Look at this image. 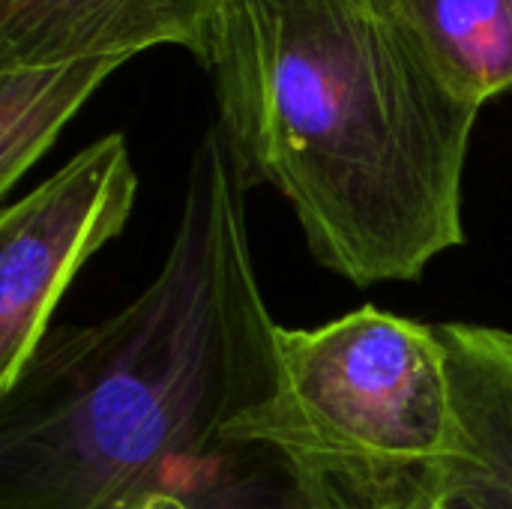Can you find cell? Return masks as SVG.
<instances>
[{
	"label": "cell",
	"instance_id": "obj_1",
	"mask_svg": "<svg viewBox=\"0 0 512 509\" xmlns=\"http://www.w3.org/2000/svg\"><path fill=\"white\" fill-rule=\"evenodd\" d=\"M207 69L243 183L291 204L321 267L414 282L465 243L480 108L441 87L384 0H222Z\"/></svg>",
	"mask_w": 512,
	"mask_h": 509
},
{
	"label": "cell",
	"instance_id": "obj_2",
	"mask_svg": "<svg viewBox=\"0 0 512 509\" xmlns=\"http://www.w3.org/2000/svg\"><path fill=\"white\" fill-rule=\"evenodd\" d=\"M246 195L213 123L150 285L96 324L48 330L0 393V509H108L162 453L270 393L279 324Z\"/></svg>",
	"mask_w": 512,
	"mask_h": 509
},
{
	"label": "cell",
	"instance_id": "obj_3",
	"mask_svg": "<svg viewBox=\"0 0 512 509\" xmlns=\"http://www.w3.org/2000/svg\"><path fill=\"white\" fill-rule=\"evenodd\" d=\"M228 432L285 453L342 509H390L456 441L438 324L369 303L318 327H279L273 387Z\"/></svg>",
	"mask_w": 512,
	"mask_h": 509
},
{
	"label": "cell",
	"instance_id": "obj_4",
	"mask_svg": "<svg viewBox=\"0 0 512 509\" xmlns=\"http://www.w3.org/2000/svg\"><path fill=\"white\" fill-rule=\"evenodd\" d=\"M138 174L111 132L0 213V393L15 384L78 270L129 222Z\"/></svg>",
	"mask_w": 512,
	"mask_h": 509
},
{
	"label": "cell",
	"instance_id": "obj_5",
	"mask_svg": "<svg viewBox=\"0 0 512 509\" xmlns=\"http://www.w3.org/2000/svg\"><path fill=\"white\" fill-rule=\"evenodd\" d=\"M456 396L450 456L390 509H512V330L438 324Z\"/></svg>",
	"mask_w": 512,
	"mask_h": 509
},
{
	"label": "cell",
	"instance_id": "obj_6",
	"mask_svg": "<svg viewBox=\"0 0 512 509\" xmlns=\"http://www.w3.org/2000/svg\"><path fill=\"white\" fill-rule=\"evenodd\" d=\"M222 0H0V66L126 57L177 45L204 69Z\"/></svg>",
	"mask_w": 512,
	"mask_h": 509
},
{
	"label": "cell",
	"instance_id": "obj_7",
	"mask_svg": "<svg viewBox=\"0 0 512 509\" xmlns=\"http://www.w3.org/2000/svg\"><path fill=\"white\" fill-rule=\"evenodd\" d=\"M108 509H342L285 453L228 423L189 438L138 474Z\"/></svg>",
	"mask_w": 512,
	"mask_h": 509
},
{
	"label": "cell",
	"instance_id": "obj_8",
	"mask_svg": "<svg viewBox=\"0 0 512 509\" xmlns=\"http://www.w3.org/2000/svg\"><path fill=\"white\" fill-rule=\"evenodd\" d=\"M420 63L459 102L512 93V0H384Z\"/></svg>",
	"mask_w": 512,
	"mask_h": 509
},
{
	"label": "cell",
	"instance_id": "obj_9",
	"mask_svg": "<svg viewBox=\"0 0 512 509\" xmlns=\"http://www.w3.org/2000/svg\"><path fill=\"white\" fill-rule=\"evenodd\" d=\"M126 57H72L57 63L0 66V192L45 156L78 108Z\"/></svg>",
	"mask_w": 512,
	"mask_h": 509
}]
</instances>
